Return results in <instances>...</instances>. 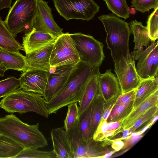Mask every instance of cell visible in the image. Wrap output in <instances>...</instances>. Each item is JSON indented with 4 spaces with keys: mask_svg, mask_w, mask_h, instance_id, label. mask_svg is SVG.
<instances>
[{
    "mask_svg": "<svg viewBox=\"0 0 158 158\" xmlns=\"http://www.w3.org/2000/svg\"><path fill=\"white\" fill-rule=\"evenodd\" d=\"M157 90L158 77L142 80L137 88L135 98L133 102V109Z\"/></svg>",
    "mask_w": 158,
    "mask_h": 158,
    "instance_id": "cell-24",
    "label": "cell"
},
{
    "mask_svg": "<svg viewBox=\"0 0 158 158\" xmlns=\"http://www.w3.org/2000/svg\"><path fill=\"white\" fill-rule=\"evenodd\" d=\"M131 7L143 13L158 7V0H132Z\"/></svg>",
    "mask_w": 158,
    "mask_h": 158,
    "instance_id": "cell-36",
    "label": "cell"
},
{
    "mask_svg": "<svg viewBox=\"0 0 158 158\" xmlns=\"http://www.w3.org/2000/svg\"><path fill=\"white\" fill-rule=\"evenodd\" d=\"M38 149L26 148L22 150L15 158H56L52 151H40Z\"/></svg>",
    "mask_w": 158,
    "mask_h": 158,
    "instance_id": "cell-32",
    "label": "cell"
},
{
    "mask_svg": "<svg viewBox=\"0 0 158 158\" xmlns=\"http://www.w3.org/2000/svg\"><path fill=\"white\" fill-rule=\"evenodd\" d=\"M0 48L17 53L23 49L22 45L15 39L0 16Z\"/></svg>",
    "mask_w": 158,
    "mask_h": 158,
    "instance_id": "cell-25",
    "label": "cell"
},
{
    "mask_svg": "<svg viewBox=\"0 0 158 158\" xmlns=\"http://www.w3.org/2000/svg\"><path fill=\"white\" fill-rule=\"evenodd\" d=\"M98 19L106 33V42L111 52L116 74L132 59L129 48V38L131 34L129 23L113 13L102 15Z\"/></svg>",
    "mask_w": 158,
    "mask_h": 158,
    "instance_id": "cell-1",
    "label": "cell"
},
{
    "mask_svg": "<svg viewBox=\"0 0 158 158\" xmlns=\"http://www.w3.org/2000/svg\"><path fill=\"white\" fill-rule=\"evenodd\" d=\"M0 107L8 113L17 112L21 115L32 112L47 118L49 114L42 95L19 88L3 98Z\"/></svg>",
    "mask_w": 158,
    "mask_h": 158,
    "instance_id": "cell-4",
    "label": "cell"
},
{
    "mask_svg": "<svg viewBox=\"0 0 158 158\" xmlns=\"http://www.w3.org/2000/svg\"><path fill=\"white\" fill-rule=\"evenodd\" d=\"M20 86L19 79L12 77L0 81V98L13 92Z\"/></svg>",
    "mask_w": 158,
    "mask_h": 158,
    "instance_id": "cell-33",
    "label": "cell"
},
{
    "mask_svg": "<svg viewBox=\"0 0 158 158\" xmlns=\"http://www.w3.org/2000/svg\"><path fill=\"white\" fill-rule=\"evenodd\" d=\"M134 101L114 105L107 119L108 122L123 121L132 110Z\"/></svg>",
    "mask_w": 158,
    "mask_h": 158,
    "instance_id": "cell-28",
    "label": "cell"
},
{
    "mask_svg": "<svg viewBox=\"0 0 158 158\" xmlns=\"http://www.w3.org/2000/svg\"><path fill=\"white\" fill-rule=\"evenodd\" d=\"M49 74V72L38 70H27L19 78V88L43 95Z\"/></svg>",
    "mask_w": 158,
    "mask_h": 158,
    "instance_id": "cell-14",
    "label": "cell"
},
{
    "mask_svg": "<svg viewBox=\"0 0 158 158\" xmlns=\"http://www.w3.org/2000/svg\"><path fill=\"white\" fill-rule=\"evenodd\" d=\"M158 41L152 42L144 49L134 50L131 53L132 58L138 60L136 69L142 80L158 77Z\"/></svg>",
    "mask_w": 158,
    "mask_h": 158,
    "instance_id": "cell-10",
    "label": "cell"
},
{
    "mask_svg": "<svg viewBox=\"0 0 158 158\" xmlns=\"http://www.w3.org/2000/svg\"><path fill=\"white\" fill-rule=\"evenodd\" d=\"M70 35L80 60L92 66H100L105 58L103 43L91 35L81 32Z\"/></svg>",
    "mask_w": 158,
    "mask_h": 158,
    "instance_id": "cell-8",
    "label": "cell"
},
{
    "mask_svg": "<svg viewBox=\"0 0 158 158\" xmlns=\"http://www.w3.org/2000/svg\"><path fill=\"white\" fill-rule=\"evenodd\" d=\"M99 69L93 74L88 80L79 105V118L89 107L95 96L99 93L98 74Z\"/></svg>",
    "mask_w": 158,
    "mask_h": 158,
    "instance_id": "cell-21",
    "label": "cell"
},
{
    "mask_svg": "<svg viewBox=\"0 0 158 158\" xmlns=\"http://www.w3.org/2000/svg\"><path fill=\"white\" fill-rule=\"evenodd\" d=\"M12 0H0V10L5 9H10L11 7Z\"/></svg>",
    "mask_w": 158,
    "mask_h": 158,
    "instance_id": "cell-41",
    "label": "cell"
},
{
    "mask_svg": "<svg viewBox=\"0 0 158 158\" xmlns=\"http://www.w3.org/2000/svg\"><path fill=\"white\" fill-rule=\"evenodd\" d=\"M32 29L49 33L57 38L63 33V29L55 21L48 3L43 0H37L36 11L31 24Z\"/></svg>",
    "mask_w": 158,
    "mask_h": 158,
    "instance_id": "cell-11",
    "label": "cell"
},
{
    "mask_svg": "<svg viewBox=\"0 0 158 158\" xmlns=\"http://www.w3.org/2000/svg\"><path fill=\"white\" fill-rule=\"evenodd\" d=\"M39 125V123L34 125L24 123L13 113L0 117V133L13 139L25 148L38 149L48 146Z\"/></svg>",
    "mask_w": 158,
    "mask_h": 158,
    "instance_id": "cell-3",
    "label": "cell"
},
{
    "mask_svg": "<svg viewBox=\"0 0 158 158\" xmlns=\"http://www.w3.org/2000/svg\"><path fill=\"white\" fill-rule=\"evenodd\" d=\"M57 38L47 33L32 29L24 34L23 38V50L26 54L44 48L55 43Z\"/></svg>",
    "mask_w": 158,
    "mask_h": 158,
    "instance_id": "cell-15",
    "label": "cell"
},
{
    "mask_svg": "<svg viewBox=\"0 0 158 158\" xmlns=\"http://www.w3.org/2000/svg\"><path fill=\"white\" fill-rule=\"evenodd\" d=\"M74 158H101L113 149L106 141H97L93 138L86 141L82 137L78 127V121L70 129L66 131Z\"/></svg>",
    "mask_w": 158,
    "mask_h": 158,
    "instance_id": "cell-6",
    "label": "cell"
},
{
    "mask_svg": "<svg viewBox=\"0 0 158 158\" xmlns=\"http://www.w3.org/2000/svg\"><path fill=\"white\" fill-rule=\"evenodd\" d=\"M99 94L105 105L116 100L122 93L118 80L110 69L105 73L98 74Z\"/></svg>",
    "mask_w": 158,
    "mask_h": 158,
    "instance_id": "cell-13",
    "label": "cell"
},
{
    "mask_svg": "<svg viewBox=\"0 0 158 158\" xmlns=\"http://www.w3.org/2000/svg\"><path fill=\"white\" fill-rule=\"evenodd\" d=\"M77 102H74L68 105L66 117L64 120L63 128L65 131L71 128L79 119V107Z\"/></svg>",
    "mask_w": 158,
    "mask_h": 158,
    "instance_id": "cell-31",
    "label": "cell"
},
{
    "mask_svg": "<svg viewBox=\"0 0 158 158\" xmlns=\"http://www.w3.org/2000/svg\"><path fill=\"white\" fill-rule=\"evenodd\" d=\"M158 105L153 107L149 109L141 116L135 123L132 127L129 129V135L135 132L137 129L145 123L152 120L158 114Z\"/></svg>",
    "mask_w": 158,
    "mask_h": 158,
    "instance_id": "cell-35",
    "label": "cell"
},
{
    "mask_svg": "<svg viewBox=\"0 0 158 158\" xmlns=\"http://www.w3.org/2000/svg\"><path fill=\"white\" fill-rule=\"evenodd\" d=\"M123 0L124 1H125V2H126V0Z\"/></svg>",
    "mask_w": 158,
    "mask_h": 158,
    "instance_id": "cell-44",
    "label": "cell"
},
{
    "mask_svg": "<svg viewBox=\"0 0 158 158\" xmlns=\"http://www.w3.org/2000/svg\"><path fill=\"white\" fill-rule=\"evenodd\" d=\"M6 71L5 68L0 64V77H3Z\"/></svg>",
    "mask_w": 158,
    "mask_h": 158,
    "instance_id": "cell-43",
    "label": "cell"
},
{
    "mask_svg": "<svg viewBox=\"0 0 158 158\" xmlns=\"http://www.w3.org/2000/svg\"><path fill=\"white\" fill-rule=\"evenodd\" d=\"M37 0H16L9 9L4 21L7 29L15 37L31 29L35 16Z\"/></svg>",
    "mask_w": 158,
    "mask_h": 158,
    "instance_id": "cell-5",
    "label": "cell"
},
{
    "mask_svg": "<svg viewBox=\"0 0 158 158\" xmlns=\"http://www.w3.org/2000/svg\"><path fill=\"white\" fill-rule=\"evenodd\" d=\"M91 104L79 118L78 127L81 134L85 140L91 138L90 134V111Z\"/></svg>",
    "mask_w": 158,
    "mask_h": 158,
    "instance_id": "cell-30",
    "label": "cell"
},
{
    "mask_svg": "<svg viewBox=\"0 0 158 158\" xmlns=\"http://www.w3.org/2000/svg\"><path fill=\"white\" fill-rule=\"evenodd\" d=\"M116 99L109 104L105 105L104 111L102 119H107L115 105Z\"/></svg>",
    "mask_w": 158,
    "mask_h": 158,
    "instance_id": "cell-39",
    "label": "cell"
},
{
    "mask_svg": "<svg viewBox=\"0 0 158 158\" xmlns=\"http://www.w3.org/2000/svg\"><path fill=\"white\" fill-rule=\"evenodd\" d=\"M158 105V90L154 92L140 103L123 120L122 128L129 129L136 121L151 108Z\"/></svg>",
    "mask_w": 158,
    "mask_h": 158,
    "instance_id": "cell-19",
    "label": "cell"
},
{
    "mask_svg": "<svg viewBox=\"0 0 158 158\" xmlns=\"http://www.w3.org/2000/svg\"><path fill=\"white\" fill-rule=\"evenodd\" d=\"M129 25L134 36V50H142L143 48H147L151 41L147 27L143 26L141 22L136 20L131 21Z\"/></svg>",
    "mask_w": 158,
    "mask_h": 158,
    "instance_id": "cell-23",
    "label": "cell"
},
{
    "mask_svg": "<svg viewBox=\"0 0 158 158\" xmlns=\"http://www.w3.org/2000/svg\"><path fill=\"white\" fill-rule=\"evenodd\" d=\"M24 148L13 139L0 133V158H15Z\"/></svg>",
    "mask_w": 158,
    "mask_h": 158,
    "instance_id": "cell-26",
    "label": "cell"
},
{
    "mask_svg": "<svg viewBox=\"0 0 158 158\" xmlns=\"http://www.w3.org/2000/svg\"><path fill=\"white\" fill-rule=\"evenodd\" d=\"M98 69L99 66H92L80 60L61 89L46 102L49 114H56L61 108L72 103H79L88 80Z\"/></svg>",
    "mask_w": 158,
    "mask_h": 158,
    "instance_id": "cell-2",
    "label": "cell"
},
{
    "mask_svg": "<svg viewBox=\"0 0 158 158\" xmlns=\"http://www.w3.org/2000/svg\"><path fill=\"white\" fill-rule=\"evenodd\" d=\"M134 60H132L119 73L116 74L121 88L123 94L137 88L142 80L138 74Z\"/></svg>",
    "mask_w": 158,
    "mask_h": 158,
    "instance_id": "cell-17",
    "label": "cell"
},
{
    "mask_svg": "<svg viewBox=\"0 0 158 158\" xmlns=\"http://www.w3.org/2000/svg\"><path fill=\"white\" fill-rule=\"evenodd\" d=\"M0 64L6 70L12 69L25 72L27 69L26 56L20 52H11L0 48Z\"/></svg>",
    "mask_w": 158,
    "mask_h": 158,
    "instance_id": "cell-20",
    "label": "cell"
},
{
    "mask_svg": "<svg viewBox=\"0 0 158 158\" xmlns=\"http://www.w3.org/2000/svg\"><path fill=\"white\" fill-rule=\"evenodd\" d=\"M107 120L101 119L93 135L94 140L99 142L107 140L121 131L122 121L108 122Z\"/></svg>",
    "mask_w": 158,
    "mask_h": 158,
    "instance_id": "cell-22",
    "label": "cell"
},
{
    "mask_svg": "<svg viewBox=\"0 0 158 158\" xmlns=\"http://www.w3.org/2000/svg\"><path fill=\"white\" fill-rule=\"evenodd\" d=\"M158 7L148 16L147 27L152 42H155L158 36Z\"/></svg>",
    "mask_w": 158,
    "mask_h": 158,
    "instance_id": "cell-34",
    "label": "cell"
},
{
    "mask_svg": "<svg viewBox=\"0 0 158 158\" xmlns=\"http://www.w3.org/2000/svg\"><path fill=\"white\" fill-rule=\"evenodd\" d=\"M80 59L69 33H63L54 44L49 60L52 68L66 65H76Z\"/></svg>",
    "mask_w": 158,
    "mask_h": 158,
    "instance_id": "cell-9",
    "label": "cell"
},
{
    "mask_svg": "<svg viewBox=\"0 0 158 158\" xmlns=\"http://www.w3.org/2000/svg\"><path fill=\"white\" fill-rule=\"evenodd\" d=\"M76 65L57 66L52 73H49L45 89L42 95L46 102H48L62 88Z\"/></svg>",
    "mask_w": 158,
    "mask_h": 158,
    "instance_id": "cell-12",
    "label": "cell"
},
{
    "mask_svg": "<svg viewBox=\"0 0 158 158\" xmlns=\"http://www.w3.org/2000/svg\"><path fill=\"white\" fill-rule=\"evenodd\" d=\"M116 151L114 150V149L112 151L106 153L104 155L102 156L101 158H109L111 157V156L115 152H116Z\"/></svg>",
    "mask_w": 158,
    "mask_h": 158,
    "instance_id": "cell-42",
    "label": "cell"
},
{
    "mask_svg": "<svg viewBox=\"0 0 158 158\" xmlns=\"http://www.w3.org/2000/svg\"><path fill=\"white\" fill-rule=\"evenodd\" d=\"M137 88L125 93L122 94L117 98L115 105L134 101L136 95Z\"/></svg>",
    "mask_w": 158,
    "mask_h": 158,
    "instance_id": "cell-38",
    "label": "cell"
},
{
    "mask_svg": "<svg viewBox=\"0 0 158 158\" xmlns=\"http://www.w3.org/2000/svg\"><path fill=\"white\" fill-rule=\"evenodd\" d=\"M53 2L56 10L67 21L72 19L89 21L100 8L93 0H53Z\"/></svg>",
    "mask_w": 158,
    "mask_h": 158,
    "instance_id": "cell-7",
    "label": "cell"
},
{
    "mask_svg": "<svg viewBox=\"0 0 158 158\" xmlns=\"http://www.w3.org/2000/svg\"><path fill=\"white\" fill-rule=\"evenodd\" d=\"M143 136V134L136 135L131 134L123 140H124V145L121 149H130L142 139Z\"/></svg>",
    "mask_w": 158,
    "mask_h": 158,
    "instance_id": "cell-37",
    "label": "cell"
},
{
    "mask_svg": "<svg viewBox=\"0 0 158 158\" xmlns=\"http://www.w3.org/2000/svg\"><path fill=\"white\" fill-rule=\"evenodd\" d=\"M51 137L54 153L57 158H74L66 131L63 127L52 129Z\"/></svg>",
    "mask_w": 158,
    "mask_h": 158,
    "instance_id": "cell-16",
    "label": "cell"
},
{
    "mask_svg": "<svg viewBox=\"0 0 158 158\" xmlns=\"http://www.w3.org/2000/svg\"><path fill=\"white\" fill-rule=\"evenodd\" d=\"M109 10L118 17L126 19L129 17V7L123 0H103Z\"/></svg>",
    "mask_w": 158,
    "mask_h": 158,
    "instance_id": "cell-29",
    "label": "cell"
},
{
    "mask_svg": "<svg viewBox=\"0 0 158 158\" xmlns=\"http://www.w3.org/2000/svg\"><path fill=\"white\" fill-rule=\"evenodd\" d=\"M111 148L116 152H118L122 148L124 145V142L122 140L118 139H111Z\"/></svg>",
    "mask_w": 158,
    "mask_h": 158,
    "instance_id": "cell-40",
    "label": "cell"
},
{
    "mask_svg": "<svg viewBox=\"0 0 158 158\" xmlns=\"http://www.w3.org/2000/svg\"><path fill=\"white\" fill-rule=\"evenodd\" d=\"M53 44H54L44 48L26 54L28 66L27 70L49 72L52 68L50 64L49 60Z\"/></svg>",
    "mask_w": 158,
    "mask_h": 158,
    "instance_id": "cell-18",
    "label": "cell"
},
{
    "mask_svg": "<svg viewBox=\"0 0 158 158\" xmlns=\"http://www.w3.org/2000/svg\"><path fill=\"white\" fill-rule=\"evenodd\" d=\"M105 104L98 93L94 98L91 104L90 111V134L92 138L100 122L104 113Z\"/></svg>",
    "mask_w": 158,
    "mask_h": 158,
    "instance_id": "cell-27",
    "label": "cell"
}]
</instances>
